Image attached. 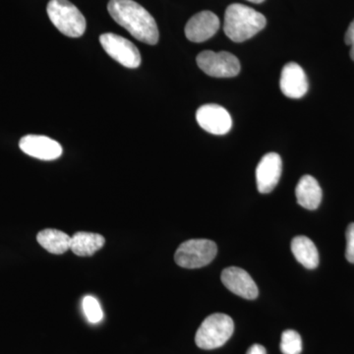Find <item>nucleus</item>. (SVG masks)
I'll return each instance as SVG.
<instances>
[{
	"mask_svg": "<svg viewBox=\"0 0 354 354\" xmlns=\"http://www.w3.org/2000/svg\"><path fill=\"white\" fill-rule=\"evenodd\" d=\"M46 10L51 23L65 36L70 38L83 36L87 27L85 17L68 0H50Z\"/></svg>",
	"mask_w": 354,
	"mask_h": 354,
	"instance_id": "obj_4",
	"label": "nucleus"
},
{
	"mask_svg": "<svg viewBox=\"0 0 354 354\" xmlns=\"http://www.w3.org/2000/svg\"><path fill=\"white\" fill-rule=\"evenodd\" d=\"M346 260L354 264V223L348 225L346 230Z\"/></svg>",
	"mask_w": 354,
	"mask_h": 354,
	"instance_id": "obj_20",
	"label": "nucleus"
},
{
	"mask_svg": "<svg viewBox=\"0 0 354 354\" xmlns=\"http://www.w3.org/2000/svg\"><path fill=\"white\" fill-rule=\"evenodd\" d=\"M82 306L88 322L92 324L101 322L104 318V312H102L101 304L94 297L87 295L84 297Z\"/></svg>",
	"mask_w": 354,
	"mask_h": 354,
	"instance_id": "obj_19",
	"label": "nucleus"
},
{
	"mask_svg": "<svg viewBox=\"0 0 354 354\" xmlns=\"http://www.w3.org/2000/svg\"><path fill=\"white\" fill-rule=\"evenodd\" d=\"M291 252L295 259L307 269H315L319 265L318 249L314 242L304 235H298L291 241Z\"/></svg>",
	"mask_w": 354,
	"mask_h": 354,
	"instance_id": "obj_15",
	"label": "nucleus"
},
{
	"mask_svg": "<svg viewBox=\"0 0 354 354\" xmlns=\"http://www.w3.org/2000/svg\"><path fill=\"white\" fill-rule=\"evenodd\" d=\"M247 1H250L255 4H260L262 3V2H264L265 0H247Z\"/></svg>",
	"mask_w": 354,
	"mask_h": 354,
	"instance_id": "obj_23",
	"label": "nucleus"
},
{
	"mask_svg": "<svg viewBox=\"0 0 354 354\" xmlns=\"http://www.w3.org/2000/svg\"><path fill=\"white\" fill-rule=\"evenodd\" d=\"M196 120L205 131L214 135L227 134L232 127L230 113L218 104H205L198 109Z\"/></svg>",
	"mask_w": 354,
	"mask_h": 354,
	"instance_id": "obj_8",
	"label": "nucleus"
},
{
	"mask_svg": "<svg viewBox=\"0 0 354 354\" xmlns=\"http://www.w3.org/2000/svg\"><path fill=\"white\" fill-rule=\"evenodd\" d=\"M234 320L227 314L215 313L207 317L195 335L198 348L211 351L221 348L232 337Z\"/></svg>",
	"mask_w": 354,
	"mask_h": 354,
	"instance_id": "obj_3",
	"label": "nucleus"
},
{
	"mask_svg": "<svg viewBox=\"0 0 354 354\" xmlns=\"http://www.w3.org/2000/svg\"><path fill=\"white\" fill-rule=\"evenodd\" d=\"M220 29V19L211 11L195 14L185 26L186 38L193 43L208 41Z\"/></svg>",
	"mask_w": 354,
	"mask_h": 354,
	"instance_id": "obj_12",
	"label": "nucleus"
},
{
	"mask_svg": "<svg viewBox=\"0 0 354 354\" xmlns=\"http://www.w3.org/2000/svg\"><path fill=\"white\" fill-rule=\"evenodd\" d=\"M19 147L26 155L41 160H55L64 153L55 140L41 135H27L20 140Z\"/></svg>",
	"mask_w": 354,
	"mask_h": 354,
	"instance_id": "obj_9",
	"label": "nucleus"
},
{
	"mask_svg": "<svg viewBox=\"0 0 354 354\" xmlns=\"http://www.w3.org/2000/svg\"><path fill=\"white\" fill-rule=\"evenodd\" d=\"M109 13L135 39L147 44H157L160 34L157 23L143 6L133 0H111Z\"/></svg>",
	"mask_w": 354,
	"mask_h": 354,
	"instance_id": "obj_1",
	"label": "nucleus"
},
{
	"mask_svg": "<svg viewBox=\"0 0 354 354\" xmlns=\"http://www.w3.org/2000/svg\"><path fill=\"white\" fill-rule=\"evenodd\" d=\"M246 354H267V351H266L264 346L256 344L249 348Z\"/></svg>",
	"mask_w": 354,
	"mask_h": 354,
	"instance_id": "obj_22",
	"label": "nucleus"
},
{
	"mask_svg": "<svg viewBox=\"0 0 354 354\" xmlns=\"http://www.w3.org/2000/svg\"><path fill=\"white\" fill-rule=\"evenodd\" d=\"M218 247L209 239H190L177 248L174 260L185 269H199L209 265L216 256Z\"/></svg>",
	"mask_w": 354,
	"mask_h": 354,
	"instance_id": "obj_5",
	"label": "nucleus"
},
{
	"mask_svg": "<svg viewBox=\"0 0 354 354\" xmlns=\"http://www.w3.org/2000/svg\"><path fill=\"white\" fill-rule=\"evenodd\" d=\"M221 281L228 290L245 299H255L259 295L257 285L250 274L239 267L225 268L221 272Z\"/></svg>",
	"mask_w": 354,
	"mask_h": 354,
	"instance_id": "obj_10",
	"label": "nucleus"
},
{
	"mask_svg": "<svg viewBox=\"0 0 354 354\" xmlns=\"http://www.w3.org/2000/svg\"><path fill=\"white\" fill-rule=\"evenodd\" d=\"M295 195L300 206L313 211L320 206L323 193L320 184L313 176H304L298 181Z\"/></svg>",
	"mask_w": 354,
	"mask_h": 354,
	"instance_id": "obj_14",
	"label": "nucleus"
},
{
	"mask_svg": "<svg viewBox=\"0 0 354 354\" xmlns=\"http://www.w3.org/2000/svg\"><path fill=\"white\" fill-rule=\"evenodd\" d=\"M281 351L283 354H300L302 351V339L300 335L293 330H286L281 334Z\"/></svg>",
	"mask_w": 354,
	"mask_h": 354,
	"instance_id": "obj_18",
	"label": "nucleus"
},
{
	"mask_svg": "<svg viewBox=\"0 0 354 354\" xmlns=\"http://www.w3.org/2000/svg\"><path fill=\"white\" fill-rule=\"evenodd\" d=\"M104 243H106V239L101 234L79 232L71 236L70 249L77 256L90 257L102 249Z\"/></svg>",
	"mask_w": 354,
	"mask_h": 354,
	"instance_id": "obj_16",
	"label": "nucleus"
},
{
	"mask_svg": "<svg viewBox=\"0 0 354 354\" xmlns=\"http://www.w3.org/2000/svg\"><path fill=\"white\" fill-rule=\"evenodd\" d=\"M281 90L286 97L300 99L308 91V80L304 70L295 62H288L281 71Z\"/></svg>",
	"mask_w": 354,
	"mask_h": 354,
	"instance_id": "obj_13",
	"label": "nucleus"
},
{
	"mask_svg": "<svg viewBox=\"0 0 354 354\" xmlns=\"http://www.w3.org/2000/svg\"><path fill=\"white\" fill-rule=\"evenodd\" d=\"M266 24L267 20L262 13L243 4L234 3L225 10L223 31L234 43H242L262 31Z\"/></svg>",
	"mask_w": 354,
	"mask_h": 354,
	"instance_id": "obj_2",
	"label": "nucleus"
},
{
	"mask_svg": "<svg viewBox=\"0 0 354 354\" xmlns=\"http://www.w3.org/2000/svg\"><path fill=\"white\" fill-rule=\"evenodd\" d=\"M197 64L204 73L215 78H232L241 72L239 58L227 51H202L197 57Z\"/></svg>",
	"mask_w": 354,
	"mask_h": 354,
	"instance_id": "obj_6",
	"label": "nucleus"
},
{
	"mask_svg": "<svg viewBox=\"0 0 354 354\" xmlns=\"http://www.w3.org/2000/svg\"><path fill=\"white\" fill-rule=\"evenodd\" d=\"M100 41L109 57L127 68H138L141 55L134 44L118 35L106 32L100 37Z\"/></svg>",
	"mask_w": 354,
	"mask_h": 354,
	"instance_id": "obj_7",
	"label": "nucleus"
},
{
	"mask_svg": "<svg viewBox=\"0 0 354 354\" xmlns=\"http://www.w3.org/2000/svg\"><path fill=\"white\" fill-rule=\"evenodd\" d=\"M283 171V162L279 153H269L265 155L256 169V183L258 191L268 194L278 185Z\"/></svg>",
	"mask_w": 354,
	"mask_h": 354,
	"instance_id": "obj_11",
	"label": "nucleus"
},
{
	"mask_svg": "<svg viewBox=\"0 0 354 354\" xmlns=\"http://www.w3.org/2000/svg\"><path fill=\"white\" fill-rule=\"evenodd\" d=\"M344 41H346V44H348V46H351L349 55H351V59L354 62V20L351 23L348 31L346 32Z\"/></svg>",
	"mask_w": 354,
	"mask_h": 354,
	"instance_id": "obj_21",
	"label": "nucleus"
},
{
	"mask_svg": "<svg viewBox=\"0 0 354 354\" xmlns=\"http://www.w3.org/2000/svg\"><path fill=\"white\" fill-rule=\"evenodd\" d=\"M37 241L48 252L55 255L67 252L71 246V236L55 228H46L39 232L37 235Z\"/></svg>",
	"mask_w": 354,
	"mask_h": 354,
	"instance_id": "obj_17",
	"label": "nucleus"
}]
</instances>
